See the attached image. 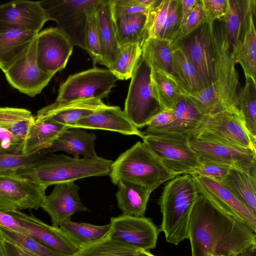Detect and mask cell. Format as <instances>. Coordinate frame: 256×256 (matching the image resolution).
<instances>
[{
	"instance_id": "6da1fadb",
	"label": "cell",
	"mask_w": 256,
	"mask_h": 256,
	"mask_svg": "<svg viewBox=\"0 0 256 256\" xmlns=\"http://www.w3.org/2000/svg\"><path fill=\"white\" fill-rule=\"evenodd\" d=\"M188 239L192 256H236L256 245V232L200 194L191 210Z\"/></svg>"
},
{
	"instance_id": "7a4b0ae2",
	"label": "cell",
	"mask_w": 256,
	"mask_h": 256,
	"mask_svg": "<svg viewBox=\"0 0 256 256\" xmlns=\"http://www.w3.org/2000/svg\"><path fill=\"white\" fill-rule=\"evenodd\" d=\"M216 58L214 80L209 86L186 96L202 114L238 108V74L231 48L225 36L224 25L214 28Z\"/></svg>"
},
{
	"instance_id": "3957f363",
	"label": "cell",
	"mask_w": 256,
	"mask_h": 256,
	"mask_svg": "<svg viewBox=\"0 0 256 256\" xmlns=\"http://www.w3.org/2000/svg\"><path fill=\"white\" fill-rule=\"evenodd\" d=\"M112 161L102 157L75 158L47 154L12 174L46 188L58 184L92 176H109Z\"/></svg>"
},
{
	"instance_id": "277c9868",
	"label": "cell",
	"mask_w": 256,
	"mask_h": 256,
	"mask_svg": "<svg viewBox=\"0 0 256 256\" xmlns=\"http://www.w3.org/2000/svg\"><path fill=\"white\" fill-rule=\"evenodd\" d=\"M200 195L190 174L169 180L158 201L162 214L159 232L164 233L167 242L178 245L188 238L190 214Z\"/></svg>"
},
{
	"instance_id": "5b68a950",
	"label": "cell",
	"mask_w": 256,
	"mask_h": 256,
	"mask_svg": "<svg viewBox=\"0 0 256 256\" xmlns=\"http://www.w3.org/2000/svg\"><path fill=\"white\" fill-rule=\"evenodd\" d=\"M109 176L114 184L126 180L153 190L176 177L141 142H138L112 162Z\"/></svg>"
},
{
	"instance_id": "8992f818",
	"label": "cell",
	"mask_w": 256,
	"mask_h": 256,
	"mask_svg": "<svg viewBox=\"0 0 256 256\" xmlns=\"http://www.w3.org/2000/svg\"><path fill=\"white\" fill-rule=\"evenodd\" d=\"M191 138L256 152V136L248 130L239 108L204 115L197 126L189 134L188 140Z\"/></svg>"
},
{
	"instance_id": "52a82bcc",
	"label": "cell",
	"mask_w": 256,
	"mask_h": 256,
	"mask_svg": "<svg viewBox=\"0 0 256 256\" xmlns=\"http://www.w3.org/2000/svg\"><path fill=\"white\" fill-rule=\"evenodd\" d=\"M214 22L205 20L186 34L178 36L172 43L185 54L194 66L204 89L214 80L216 58Z\"/></svg>"
},
{
	"instance_id": "ba28073f",
	"label": "cell",
	"mask_w": 256,
	"mask_h": 256,
	"mask_svg": "<svg viewBox=\"0 0 256 256\" xmlns=\"http://www.w3.org/2000/svg\"><path fill=\"white\" fill-rule=\"evenodd\" d=\"M102 0H44L40 1L48 18L56 22L72 44L84 49V30L88 16Z\"/></svg>"
},
{
	"instance_id": "9c48e42d",
	"label": "cell",
	"mask_w": 256,
	"mask_h": 256,
	"mask_svg": "<svg viewBox=\"0 0 256 256\" xmlns=\"http://www.w3.org/2000/svg\"><path fill=\"white\" fill-rule=\"evenodd\" d=\"M151 67L142 54L134 71L125 102L124 112L138 128L146 126L164 110L153 94Z\"/></svg>"
},
{
	"instance_id": "30bf717a",
	"label": "cell",
	"mask_w": 256,
	"mask_h": 256,
	"mask_svg": "<svg viewBox=\"0 0 256 256\" xmlns=\"http://www.w3.org/2000/svg\"><path fill=\"white\" fill-rule=\"evenodd\" d=\"M118 79L109 69L97 68L70 75L59 88L56 101L106 97Z\"/></svg>"
},
{
	"instance_id": "8fae6325",
	"label": "cell",
	"mask_w": 256,
	"mask_h": 256,
	"mask_svg": "<svg viewBox=\"0 0 256 256\" xmlns=\"http://www.w3.org/2000/svg\"><path fill=\"white\" fill-rule=\"evenodd\" d=\"M142 139L174 176L191 174L200 162L188 140L149 134H144Z\"/></svg>"
},
{
	"instance_id": "7c38bea8",
	"label": "cell",
	"mask_w": 256,
	"mask_h": 256,
	"mask_svg": "<svg viewBox=\"0 0 256 256\" xmlns=\"http://www.w3.org/2000/svg\"><path fill=\"white\" fill-rule=\"evenodd\" d=\"M108 236L138 251L156 248L158 229L150 218L144 216L120 215L110 218Z\"/></svg>"
},
{
	"instance_id": "4fadbf2b",
	"label": "cell",
	"mask_w": 256,
	"mask_h": 256,
	"mask_svg": "<svg viewBox=\"0 0 256 256\" xmlns=\"http://www.w3.org/2000/svg\"><path fill=\"white\" fill-rule=\"evenodd\" d=\"M46 188L14 174H0V210H21L42 208Z\"/></svg>"
},
{
	"instance_id": "5bb4252c",
	"label": "cell",
	"mask_w": 256,
	"mask_h": 256,
	"mask_svg": "<svg viewBox=\"0 0 256 256\" xmlns=\"http://www.w3.org/2000/svg\"><path fill=\"white\" fill-rule=\"evenodd\" d=\"M36 48V37L26 51L4 72L12 86L31 97L40 94L54 76L39 68Z\"/></svg>"
},
{
	"instance_id": "9a60e30c",
	"label": "cell",
	"mask_w": 256,
	"mask_h": 256,
	"mask_svg": "<svg viewBox=\"0 0 256 256\" xmlns=\"http://www.w3.org/2000/svg\"><path fill=\"white\" fill-rule=\"evenodd\" d=\"M188 142L200 162H214L256 175V152L250 149L193 138Z\"/></svg>"
},
{
	"instance_id": "2e32d148",
	"label": "cell",
	"mask_w": 256,
	"mask_h": 256,
	"mask_svg": "<svg viewBox=\"0 0 256 256\" xmlns=\"http://www.w3.org/2000/svg\"><path fill=\"white\" fill-rule=\"evenodd\" d=\"M200 194L220 210L243 222L256 232V216L222 181L191 175Z\"/></svg>"
},
{
	"instance_id": "e0dca14e",
	"label": "cell",
	"mask_w": 256,
	"mask_h": 256,
	"mask_svg": "<svg viewBox=\"0 0 256 256\" xmlns=\"http://www.w3.org/2000/svg\"><path fill=\"white\" fill-rule=\"evenodd\" d=\"M36 40V62L42 71L54 75L66 67L74 46L63 32L48 28L37 34Z\"/></svg>"
},
{
	"instance_id": "ac0fdd59",
	"label": "cell",
	"mask_w": 256,
	"mask_h": 256,
	"mask_svg": "<svg viewBox=\"0 0 256 256\" xmlns=\"http://www.w3.org/2000/svg\"><path fill=\"white\" fill-rule=\"evenodd\" d=\"M14 217L28 235L49 248L66 256H71L80 248L74 241L60 227L48 225L20 210L6 211Z\"/></svg>"
},
{
	"instance_id": "d6986e66",
	"label": "cell",
	"mask_w": 256,
	"mask_h": 256,
	"mask_svg": "<svg viewBox=\"0 0 256 256\" xmlns=\"http://www.w3.org/2000/svg\"><path fill=\"white\" fill-rule=\"evenodd\" d=\"M48 20L40 1L17 0L0 5V32L22 30L38 34Z\"/></svg>"
},
{
	"instance_id": "ffe728a7",
	"label": "cell",
	"mask_w": 256,
	"mask_h": 256,
	"mask_svg": "<svg viewBox=\"0 0 256 256\" xmlns=\"http://www.w3.org/2000/svg\"><path fill=\"white\" fill-rule=\"evenodd\" d=\"M106 106L96 98L56 101L40 110L34 116V122L50 120L67 128H74L80 120Z\"/></svg>"
},
{
	"instance_id": "44dd1931",
	"label": "cell",
	"mask_w": 256,
	"mask_h": 256,
	"mask_svg": "<svg viewBox=\"0 0 256 256\" xmlns=\"http://www.w3.org/2000/svg\"><path fill=\"white\" fill-rule=\"evenodd\" d=\"M79 190V186L74 182L54 184L42 206L50 216L52 226L59 227L74 214L88 210L80 200Z\"/></svg>"
},
{
	"instance_id": "7402d4cb",
	"label": "cell",
	"mask_w": 256,
	"mask_h": 256,
	"mask_svg": "<svg viewBox=\"0 0 256 256\" xmlns=\"http://www.w3.org/2000/svg\"><path fill=\"white\" fill-rule=\"evenodd\" d=\"M74 128L115 132L124 135L143 138L144 134L138 128L124 110L117 106L100 108L80 120Z\"/></svg>"
},
{
	"instance_id": "603a6c76",
	"label": "cell",
	"mask_w": 256,
	"mask_h": 256,
	"mask_svg": "<svg viewBox=\"0 0 256 256\" xmlns=\"http://www.w3.org/2000/svg\"><path fill=\"white\" fill-rule=\"evenodd\" d=\"M256 12L255 0H227L223 25L232 52L241 43L251 18L256 16Z\"/></svg>"
},
{
	"instance_id": "cb8c5ba5",
	"label": "cell",
	"mask_w": 256,
	"mask_h": 256,
	"mask_svg": "<svg viewBox=\"0 0 256 256\" xmlns=\"http://www.w3.org/2000/svg\"><path fill=\"white\" fill-rule=\"evenodd\" d=\"M172 110L175 115L174 121L147 134L188 140L189 134L197 126L204 115L186 95L178 100Z\"/></svg>"
},
{
	"instance_id": "d4e9b609",
	"label": "cell",
	"mask_w": 256,
	"mask_h": 256,
	"mask_svg": "<svg viewBox=\"0 0 256 256\" xmlns=\"http://www.w3.org/2000/svg\"><path fill=\"white\" fill-rule=\"evenodd\" d=\"M96 136L80 128H70L64 130L46 149L48 154L64 151L75 158L80 156L84 158L98 156L95 150Z\"/></svg>"
},
{
	"instance_id": "484cf974",
	"label": "cell",
	"mask_w": 256,
	"mask_h": 256,
	"mask_svg": "<svg viewBox=\"0 0 256 256\" xmlns=\"http://www.w3.org/2000/svg\"><path fill=\"white\" fill-rule=\"evenodd\" d=\"M95 16L106 64L108 68L114 62L120 46L112 14L110 0H102Z\"/></svg>"
},
{
	"instance_id": "4316f807",
	"label": "cell",
	"mask_w": 256,
	"mask_h": 256,
	"mask_svg": "<svg viewBox=\"0 0 256 256\" xmlns=\"http://www.w3.org/2000/svg\"><path fill=\"white\" fill-rule=\"evenodd\" d=\"M116 194L118 208L122 214L144 216L152 190L126 180L120 181Z\"/></svg>"
},
{
	"instance_id": "83f0119b",
	"label": "cell",
	"mask_w": 256,
	"mask_h": 256,
	"mask_svg": "<svg viewBox=\"0 0 256 256\" xmlns=\"http://www.w3.org/2000/svg\"><path fill=\"white\" fill-rule=\"evenodd\" d=\"M37 34L22 30L0 32V69L4 72L26 51Z\"/></svg>"
},
{
	"instance_id": "f1b7e54d",
	"label": "cell",
	"mask_w": 256,
	"mask_h": 256,
	"mask_svg": "<svg viewBox=\"0 0 256 256\" xmlns=\"http://www.w3.org/2000/svg\"><path fill=\"white\" fill-rule=\"evenodd\" d=\"M150 80L154 96L164 110H172L188 92L176 77L160 70L152 68Z\"/></svg>"
},
{
	"instance_id": "f546056e",
	"label": "cell",
	"mask_w": 256,
	"mask_h": 256,
	"mask_svg": "<svg viewBox=\"0 0 256 256\" xmlns=\"http://www.w3.org/2000/svg\"><path fill=\"white\" fill-rule=\"evenodd\" d=\"M66 128L63 125L52 121L34 122L29 128L21 154H30L48 149Z\"/></svg>"
},
{
	"instance_id": "4dcf8cb0",
	"label": "cell",
	"mask_w": 256,
	"mask_h": 256,
	"mask_svg": "<svg viewBox=\"0 0 256 256\" xmlns=\"http://www.w3.org/2000/svg\"><path fill=\"white\" fill-rule=\"evenodd\" d=\"M222 182L256 216V175L231 168Z\"/></svg>"
},
{
	"instance_id": "1f68e13d",
	"label": "cell",
	"mask_w": 256,
	"mask_h": 256,
	"mask_svg": "<svg viewBox=\"0 0 256 256\" xmlns=\"http://www.w3.org/2000/svg\"><path fill=\"white\" fill-rule=\"evenodd\" d=\"M142 54L152 68L164 71L176 78L174 69L173 48L170 42L158 38H148L143 44Z\"/></svg>"
},
{
	"instance_id": "d6a6232c",
	"label": "cell",
	"mask_w": 256,
	"mask_h": 256,
	"mask_svg": "<svg viewBox=\"0 0 256 256\" xmlns=\"http://www.w3.org/2000/svg\"><path fill=\"white\" fill-rule=\"evenodd\" d=\"M148 12H139L114 20L120 46L139 42L142 46L146 40V24Z\"/></svg>"
},
{
	"instance_id": "836d02e7",
	"label": "cell",
	"mask_w": 256,
	"mask_h": 256,
	"mask_svg": "<svg viewBox=\"0 0 256 256\" xmlns=\"http://www.w3.org/2000/svg\"><path fill=\"white\" fill-rule=\"evenodd\" d=\"M254 19V17L251 18L241 43L232 53L236 62L241 65L246 78H250L256 82V32Z\"/></svg>"
},
{
	"instance_id": "e575fe53",
	"label": "cell",
	"mask_w": 256,
	"mask_h": 256,
	"mask_svg": "<svg viewBox=\"0 0 256 256\" xmlns=\"http://www.w3.org/2000/svg\"><path fill=\"white\" fill-rule=\"evenodd\" d=\"M110 224L96 226L86 222H77L70 220L64 221L59 226L80 246L82 248L106 237L110 228Z\"/></svg>"
},
{
	"instance_id": "d590c367",
	"label": "cell",
	"mask_w": 256,
	"mask_h": 256,
	"mask_svg": "<svg viewBox=\"0 0 256 256\" xmlns=\"http://www.w3.org/2000/svg\"><path fill=\"white\" fill-rule=\"evenodd\" d=\"M173 64L176 78L188 93L204 89L196 68L180 48H173Z\"/></svg>"
},
{
	"instance_id": "8d00e7d4",
	"label": "cell",
	"mask_w": 256,
	"mask_h": 256,
	"mask_svg": "<svg viewBox=\"0 0 256 256\" xmlns=\"http://www.w3.org/2000/svg\"><path fill=\"white\" fill-rule=\"evenodd\" d=\"M34 122L30 111L22 108L0 107V127L24 140L30 126Z\"/></svg>"
},
{
	"instance_id": "74e56055",
	"label": "cell",
	"mask_w": 256,
	"mask_h": 256,
	"mask_svg": "<svg viewBox=\"0 0 256 256\" xmlns=\"http://www.w3.org/2000/svg\"><path fill=\"white\" fill-rule=\"evenodd\" d=\"M142 52L139 42L121 46L114 62L108 68L118 80L131 78Z\"/></svg>"
},
{
	"instance_id": "f35d334b",
	"label": "cell",
	"mask_w": 256,
	"mask_h": 256,
	"mask_svg": "<svg viewBox=\"0 0 256 256\" xmlns=\"http://www.w3.org/2000/svg\"><path fill=\"white\" fill-rule=\"evenodd\" d=\"M238 106L250 134L256 136V82L246 78L244 86L238 94Z\"/></svg>"
},
{
	"instance_id": "ab89813d",
	"label": "cell",
	"mask_w": 256,
	"mask_h": 256,
	"mask_svg": "<svg viewBox=\"0 0 256 256\" xmlns=\"http://www.w3.org/2000/svg\"><path fill=\"white\" fill-rule=\"evenodd\" d=\"M138 252L106 236L99 241L80 248L71 256H134Z\"/></svg>"
},
{
	"instance_id": "60d3db41",
	"label": "cell",
	"mask_w": 256,
	"mask_h": 256,
	"mask_svg": "<svg viewBox=\"0 0 256 256\" xmlns=\"http://www.w3.org/2000/svg\"><path fill=\"white\" fill-rule=\"evenodd\" d=\"M0 236L35 256H66L54 251L32 236L0 226Z\"/></svg>"
},
{
	"instance_id": "b9f144b4",
	"label": "cell",
	"mask_w": 256,
	"mask_h": 256,
	"mask_svg": "<svg viewBox=\"0 0 256 256\" xmlns=\"http://www.w3.org/2000/svg\"><path fill=\"white\" fill-rule=\"evenodd\" d=\"M95 12L88 16L84 30V49L90 55L95 64L98 63L106 66Z\"/></svg>"
},
{
	"instance_id": "7bdbcfd3",
	"label": "cell",
	"mask_w": 256,
	"mask_h": 256,
	"mask_svg": "<svg viewBox=\"0 0 256 256\" xmlns=\"http://www.w3.org/2000/svg\"><path fill=\"white\" fill-rule=\"evenodd\" d=\"M170 0H156L148 11L146 40L158 38L166 22Z\"/></svg>"
},
{
	"instance_id": "ee69618b",
	"label": "cell",
	"mask_w": 256,
	"mask_h": 256,
	"mask_svg": "<svg viewBox=\"0 0 256 256\" xmlns=\"http://www.w3.org/2000/svg\"><path fill=\"white\" fill-rule=\"evenodd\" d=\"M48 154L46 150H44L30 154H0V174H12Z\"/></svg>"
},
{
	"instance_id": "f6af8a7d",
	"label": "cell",
	"mask_w": 256,
	"mask_h": 256,
	"mask_svg": "<svg viewBox=\"0 0 256 256\" xmlns=\"http://www.w3.org/2000/svg\"><path fill=\"white\" fill-rule=\"evenodd\" d=\"M181 20L180 0H170L166 21L158 38L172 43L180 34Z\"/></svg>"
},
{
	"instance_id": "bcb514c9",
	"label": "cell",
	"mask_w": 256,
	"mask_h": 256,
	"mask_svg": "<svg viewBox=\"0 0 256 256\" xmlns=\"http://www.w3.org/2000/svg\"><path fill=\"white\" fill-rule=\"evenodd\" d=\"M231 167L209 161L200 162L190 174L198 176L222 181Z\"/></svg>"
},
{
	"instance_id": "7dc6e473",
	"label": "cell",
	"mask_w": 256,
	"mask_h": 256,
	"mask_svg": "<svg viewBox=\"0 0 256 256\" xmlns=\"http://www.w3.org/2000/svg\"><path fill=\"white\" fill-rule=\"evenodd\" d=\"M114 19L139 12H148V8L141 3L140 0H110Z\"/></svg>"
},
{
	"instance_id": "c3c4849f",
	"label": "cell",
	"mask_w": 256,
	"mask_h": 256,
	"mask_svg": "<svg viewBox=\"0 0 256 256\" xmlns=\"http://www.w3.org/2000/svg\"><path fill=\"white\" fill-rule=\"evenodd\" d=\"M24 140L0 127V154H21Z\"/></svg>"
},
{
	"instance_id": "681fc988",
	"label": "cell",
	"mask_w": 256,
	"mask_h": 256,
	"mask_svg": "<svg viewBox=\"0 0 256 256\" xmlns=\"http://www.w3.org/2000/svg\"><path fill=\"white\" fill-rule=\"evenodd\" d=\"M206 20L212 22L222 18L226 8L227 0H200Z\"/></svg>"
},
{
	"instance_id": "f907efd6",
	"label": "cell",
	"mask_w": 256,
	"mask_h": 256,
	"mask_svg": "<svg viewBox=\"0 0 256 256\" xmlns=\"http://www.w3.org/2000/svg\"><path fill=\"white\" fill-rule=\"evenodd\" d=\"M175 119L172 110L165 109L155 116L146 124L144 134L160 130L172 123Z\"/></svg>"
},
{
	"instance_id": "816d5d0a",
	"label": "cell",
	"mask_w": 256,
	"mask_h": 256,
	"mask_svg": "<svg viewBox=\"0 0 256 256\" xmlns=\"http://www.w3.org/2000/svg\"><path fill=\"white\" fill-rule=\"evenodd\" d=\"M206 17L200 0H198L190 14L184 29L179 35L187 34L200 25L204 20Z\"/></svg>"
},
{
	"instance_id": "f5cc1de1",
	"label": "cell",
	"mask_w": 256,
	"mask_h": 256,
	"mask_svg": "<svg viewBox=\"0 0 256 256\" xmlns=\"http://www.w3.org/2000/svg\"><path fill=\"white\" fill-rule=\"evenodd\" d=\"M0 226L26 234L24 228L14 217L6 211L0 210Z\"/></svg>"
},
{
	"instance_id": "db71d44e",
	"label": "cell",
	"mask_w": 256,
	"mask_h": 256,
	"mask_svg": "<svg viewBox=\"0 0 256 256\" xmlns=\"http://www.w3.org/2000/svg\"><path fill=\"white\" fill-rule=\"evenodd\" d=\"M2 243L6 256H35L2 238Z\"/></svg>"
},
{
	"instance_id": "11a10c76",
	"label": "cell",
	"mask_w": 256,
	"mask_h": 256,
	"mask_svg": "<svg viewBox=\"0 0 256 256\" xmlns=\"http://www.w3.org/2000/svg\"><path fill=\"white\" fill-rule=\"evenodd\" d=\"M198 2V0H180L182 8L180 34L184 29L190 14Z\"/></svg>"
},
{
	"instance_id": "9f6ffc18",
	"label": "cell",
	"mask_w": 256,
	"mask_h": 256,
	"mask_svg": "<svg viewBox=\"0 0 256 256\" xmlns=\"http://www.w3.org/2000/svg\"><path fill=\"white\" fill-rule=\"evenodd\" d=\"M236 256H256V245L246 248Z\"/></svg>"
},
{
	"instance_id": "6f0895ef",
	"label": "cell",
	"mask_w": 256,
	"mask_h": 256,
	"mask_svg": "<svg viewBox=\"0 0 256 256\" xmlns=\"http://www.w3.org/2000/svg\"><path fill=\"white\" fill-rule=\"evenodd\" d=\"M134 256H156L151 254L149 251L139 250Z\"/></svg>"
},
{
	"instance_id": "680465c9",
	"label": "cell",
	"mask_w": 256,
	"mask_h": 256,
	"mask_svg": "<svg viewBox=\"0 0 256 256\" xmlns=\"http://www.w3.org/2000/svg\"><path fill=\"white\" fill-rule=\"evenodd\" d=\"M0 256H6L4 248L2 243V238L0 236Z\"/></svg>"
},
{
	"instance_id": "91938a15",
	"label": "cell",
	"mask_w": 256,
	"mask_h": 256,
	"mask_svg": "<svg viewBox=\"0 0 256 256\" xmlns=\"http://www.w3.org/2000/svg\"></svg>"
}]
</instances>
